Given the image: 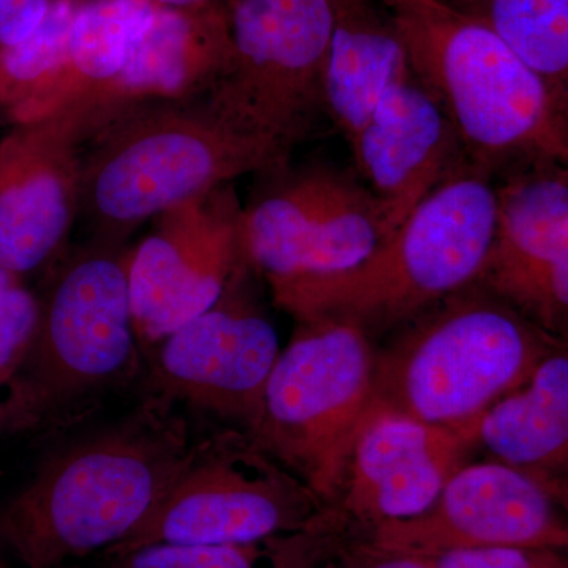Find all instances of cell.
Wrapping results in <instances>:
<instances>
[{
  "mask_svg": "<svg viewBox=\"0 0 568 568\" xmlns=\"http://www.w3.org/2000/svg\"><path fill=\"white\" fill-rule=\"evenodd\" d=\"M174 405L151 394L121 420L48 459L0 508L6 555L24 568H61L132 537L200 447Z\"/></svg>",
  "mask_w": 568,
  "mask_h": 568,
  "instance_id": "cell-1",
  "label": "cell"
},
{
  "mask_svg": "<svg viewBox=\"0 0 568 568\" xmlns=\"http://www.w3.org/2000/svg\"><path fill=\"white\" fill-rule=\"evenodd\" d=\"M290 153L245 129L209 93L133 104L85 136L78 212L91 215L100 242L115 245L175 205L242 175L282 170Z\"/></svg>",
  "mask_w": 568,
  "mask_h": 568,
  "instance_id": "cell-2",
  "label": "cell"
},
{
  "mask_svg": "<svg viewBox=\"0 0 568 568\" xmlns=\"http://www.w3.org/2000/svg\"><path fill=\"white\" fill-rule=\"evenodd\" d=\"M497 189L473 164L428 194L364 263L342 274L271 282L297 323L347 321L383 331L478 283L495 245Z\"/></svg>",
  "mask_w": 568,
  "mask_h": 568,
  "instance_id": "cell-3",
  "label": "cell"
},
{
  "mask_svg": "<svg viewBox=\"0 0 568 568\" xmlns=\"http://www.w3.org/2000/svg\"><path fill=\"white\" fill-rule=\"evenodd\" d=\"M381 2L410 71L443 104L473 166L493 175L568 163L544 88L488 21L455 0Z\"/></svg>",
  "mask_w": 568,
  "mask_h": 568,
  "instance_id": "cell-4",
  "label": "cell"
},
{
  "mask_svg": "<svg viewBox=\"0 0 568 568\" xmlns=\"http://www.w3.org/2000/svg\"><path fill=\"white\" fill-rule=\"evenodd\" d=\"M555 343L476 283L410 321L376 354L373 402L469 436L481 414L525 383Z\"/></svg>",
  "mask_w": 568,
  "mask_h": 568,
  "instance_id": "cell-5",
  "label": "cell"
},
{
  "mask_svg": "<svg viewBox=\"0 0 568 568\" xmlns=\"http://www.w3.org/2000/svg\"><path fill=\"white\" fill-rule=\"evenodd\" d=\"M129 254L99 242L63 265L40 298L28 361L3 405V435L73 416L138 364Z\"/></svg>",
  "mask_w": 568,
  "mask_h": 568,
  "instance_id": "cell-6",
  "label": "cell"
},
{
  "mask_svg": "<svg viewBox=\"0 0 568 568\" xmlns=\"http://www.w3.org/2000/svg\"><path fill=\"white\" fill-rule=\"evenodd\" d=\"M375 366L368 332L357 324L304 321L265 387L253 439L332 508L373 402Z\"/></svg>",
  "mask_w": 568,
  "mask_h": 568,
  "instance_id": "cell-7",
  "label": "cell"
},
{
  "mask_svg": "<svg viewBox=\"0 0 568 568\" xmlns=\"http://www.w3.org/2000/svg\"><path fill=\"white\" fill-rule=\"evenodd\" d=\"M342 519L252 436L231 429L201 439L148 521L106 555L151 544H257L336 530Z\"/></svg>",
  "mask_w": 568,
  "mask_h": 568,
  "instance_id": "cell-8",
  "label": "cell"
},
{
  "mask_svg": "<svg viewBox=\"0 0 568 568\" xmlns=\"http://www.w3.org/2000/svg\"><path fill=\"white\" fill-rule=\"evenodd\" d=\"M332 29V0H235L230 59L209 95L245 129L293 152L325 114Z\"/></svg>",
  "mask_w": 568,
  "mask_h": 568,
  "instance_id": "cell-9",
  "label": "cell"
},
{
  "mask_svg": "<svg viewBox=\"0 0 568 568\" xmlns=\"http://www.w3.org/2000/svg\"><path fill=\"white\" fill-rule=\"evenodd\" d=\"M241 235L246 264L271 283L342 274L368 260L392 233L364 182L315 166L244 209Z\"/></svg>",
  "mask_w": 568,
  "mask_h": 568,
  "instance_id": "cell-10",
  "label": "cell"
},
{
  "mask_svg": "<svg viewBox=\"0 0 568 568\" xmlns=\"http://www.w3.org/2000/svg\"><path fill=\"white\" fill-rule=\"evenodd\" d=\"M242 212L231 185L156 215L155 227L129 254L134 334L144 345L203 315L246 264Z\"/></svg>",
  "mask_w": 568,
  "mask_h": 568,
  "instance_id": "cell-11",
  "label": "cell"
},
{
  "mask_svg": "<svg viewBox=\"0 0 568 568\" xmlns=\"http://www.w3.org/2000/svg\"><path fill=\"white\" fill-rule=\"evenodd\" d=\"M366 530L376 547L422 556L462 548L568 549V495L559 481L499 459L465 463L420 517Z\"/></svg>",
  "mask_w": 568,
  "mask_h": 568,
  "instance_id": "cell-12",
  "label": "cell"
},
{
  "mask_svg": "<svg viewBox=\"0 0 568 568\" xmlns=\"http://www.w3.org/2000/svg\"><path fill=\"white\" fill-rule=\"evenodd\" d=\"M237 272L212 308L159 343L152 394L212 414L252 436L278 358V335Z\"/></svg>",
  "mask_w": 568,
  "mask_h": 568,
  "instance_id": "cell-13",
  "label": "cell"
},
{
  "mask_svg": "<svg viewBox=\"0 0 568 568\" xmlns=\"http://www.w3.org/2000/svg\"><path fill=\"white\" fill-rule=\"evenodd\" d=\"M84 125L73 112L18 123L0 141V267L22 276L61 248L80 209Z\"/></svg>",
  "mask_w": 568,
  "mask_h": 568,
  "instance_id": "cell-14",
  "label": "cell"
},
{
  "mask_svg": "<svg viewBox=\"0 0 568 568\" xmlns=\"http://www.w3.org/2000/svg\"><path fill=\"white\" fill-rule=\"evenodd\" d=\"M473 448L463 429L372 402L355 436L336 510L366 529L420 517Z\"/></svg>",
  "mask_w": 568,
  "mask_h": 568,
  "instance_id": "cell-15",
  "label": "cell"
},
{
  "mask_svg": "<svg viewBox=\"0 0 568 568\" xmlns=\"http://www.w3.org/2000/svg\"><path fill=\"white\" fill-rule=\"evenodd\" d=\"M349 145L361 181L383 205L390 233L469 164L443 104L413 71L384 95Z\"/></svg>",
  "mask_w": 568,
  "mask_h": 568,
  "instance_id": "cell-16",
  "label": "cell"
},
{
  "mask_svg": "<svg viewBox=\"0 0 568 568\" xmlns=\"http://www.w3.org/2000/svg\"><path fill=\"white\" fill-rule=\"evenodd\" d=\"M230 54L231 48L203 47L189 14L155 6L121 73L69 111L80 115L89 134L133 104L200 99L212 91Z\"/></svg>",
  "mask_w": 568,
  "mask_h": 568,
  "instance_id": "cell-17",
  "label": "cell"
},
{
  "mask_svg": "<svg viewBox=\"0 0 568 568\" xmlns=\"http://www.w3.org/2000/svg\"><path fill=\"white\" fill-rule=\"evenodd\" d=\"M334 29L324 71L325 114L347 142L384 95L410 74L405 44L381 0H332Z\"/></svg>",
  "mask_w": 568,
  "mask_h": 568,
  "instance_id": "cell-18",
  "label": "cell"
},
{
  "mask_svg": "<svg viewBox=\"0 0 568 568\" xmlns=\"http://www.w3.org/2000/svg\"><path fill=\"white\" fill-rule=\"evenodd\" d=\"M474 447L548 478L568 470V343L556 342L525 383L481 414L469 429Z\"/></svg>",
  "mask_w": 568,
  "mask_h": 568,
  "instance_id": "cell-19",
  "label": "cell"
},
{
  "mask_svg": "<svg viewBox=\"0 0 568 568\" xmlns=\"http://www.w3.org/2000/svg\"><path fill=\"white\" fill-rule=\"evenodd\" d=\"M153 11L152 0H95L81 7L71 26L65 67L39 99L7 119L18 125L61 114L114 80Z\"/></svg>",
  "mask_w": 568,
  "mask_h": 568,
  "instance_id": "cell-20",
  "label": "cell"
},
{
  "mask_svg": "<svg viewBox=\"0 0 568 568\" xmlns=\"http://www.w3.org/2000/svg\"><path fill=\"white\" fill-rule=\"evenodd\" d=\"M470 10L532 71L568 145V0H488Z\"/></svg>",
  "mask_w": 568,
  "mask_h": 568,
  "instance_id": "cell-21",
  "label": "cell"
},
{
  "mask_svg": "<svg viewBox=\"0 0 568 568\" xmlns=\"http://www.w3.org/2000/svg\"><path fill=\"white\" fill-rule=\"evenodd\" d=\"M334 530L257 544H151L111 552V568H315Z\"/></svg>",
  "mask_w": 568,
  "mask_h": 568,
  "instance_id": "cell-22",
  "label": "cell"
},
{
  "mask_svg": "<svg viewBox=\"0 0 568 568\" xmlns=\"http://www.w3.org/2000/svg\"><path fill=\"white\" fill-rule=\"evenodd\" d=\"M80 9L74 0H52L47 18L28 39L0 48V108L7 118L39 99L59 77Z\"/></svg>",
  "mask_w": 568,
  "mask_h": 568,
  "instance_id": "cell-23",
  "label": "cell"
},
{
  "mask_svg": "<svg viewBox=\"0 0 568 568\" xmlns=\"http://www.w3.org/2000/svg\"><path fill=\"white\" fill-rule=\"evenodd\" d=\"M40 320V298L20 276L0 267V436L3 405L31 353Z\"/></svg>",
  "mask_w": 568,
  "mask_h": 568,
  "instance_id": "cell-24",
  "label": "cell"
},
{
  "mask_svg": "<svg viewBox=\"0 0 568 568\" xmlns=\"http://www.w3.org/2000/svg\"><path fill=\"white\" fill-rule=\"evenodd\" d=\"M558 548H462L426 556L436 568H568Z\"/></svg>",
  "mask_w": 568,
  "mask_h": 568,
  "instance_id": "cell-25",
  "label": "cell"
},
{
  "mask_svg": "<svg viewBox=\"0 0 568 568\" xmlns=\"http://www.w3.org/2000/svg\"><path fill=\"white\" fill-rule=\"evenodd\" d=\"M52 0H0V48L28 39L43 22Z\"/></svg>",
  "mask_w": 568,
  "mask_h": 568,
  "instance_id": "cell-26",
  "label": "cell"
},
{
  "mask_svg": "<svg viewBox=\"0 0 568 568\" xmlns=\"http://www.w3.org/2000/svg\"><path fill=\"white\" fill-rule=\"evenodd\" d=\"M347 562L349 568H436L426 556L376 547L369 541L351 551Z\"/></svg>",
  "mask_w": 568,
  "mask_h": 568,
  "instance_id": "cell-27",
  "label": "cell"
},
{
  "mask_svg": "<svg viewBox=\"0 0 568 568\" xmlns=\"http://www.w3.org/2000/svg\"><path fill=\"white\" fill-rule=\"evenodd\" d=\"M152 2L160 3V6L164 7L181 9V7L196 6V3L203 2V0H152Z\"/></svg>",
  "mask_w": 568,
  "mask_h": 568,
  "instance_id": "cell-28",
  "label": "cell"
},
{
  "mask_svg": "<svg viewBox=\"0 0 568 568\" xmlns=\"http://www.w3.org/2000/svg\"><path fill=\"white\" fill-rule=\"evenodd\" d=\"M485 2L488 0H458L459 6L466 7V9H473V7L481 6Z\"/></svg>",
  "mask_w": 568,
  "mask_h": 568,
  "instance_id": "cell-29",
  "label": "cell"
},
{
  "mask_svg": "<svg viewBox=\"0 0 568 568\" xmlns=\"http://www.w3.org/2000/svg\"><path fill=\"white\" fill-rule=\"evenodd\" d=\"M0 568H10L9 556L6 555L2 547H0Z\"/></svg>",
  "mask_w": 568,
  "mask_h": 568,
  "instance_id": "cell-30",
  "label": "cell"
},
{
  "mask_svg": "<svg viewBox=\"0 0 568 568\" xmlns=\"http://www.w3.org/2000/svg\"><path fill=\"white\" fill-rule=\"evenodd\" d=\"M556 481H559V484L562 485V488L566 489L568 495V470L567 473H564L559 478H556Z\"/></svg>",
  "mask_w": 568,
  "mask_h": 568,
  "instance_id": "cell-31",
  "label": "cell"
},
{
  "mask_svg": "<svg viewBox=\"0 0 568 568\" xmlns=\"http://www.w3.org/2000/svg\"><path fill=\"white\" fill-rule=\"evenodd\" d=\"M61 568H65V567H61Z\"/></svg>",
  "mask_w": 568,
  "mask_h": 568,
  "instance_id": "cell-32",
  "label": "cell"
}]
</instances>
